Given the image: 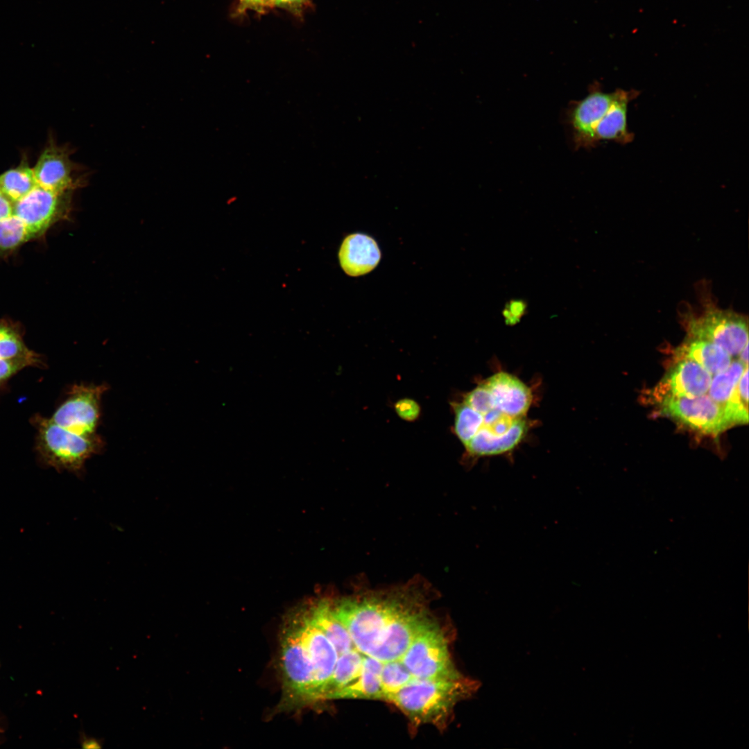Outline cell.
Here are the masks:
<instances>
[{"mask_svg":"<svg viewBox=\"0 0 749 749\" xmlns=\"http://www.w3.org/2000/svg\"><path fill=\"white\" fill-rule=\"evenodd\" d=\"M533 397L519 378L497 372L467 393L463 402L478 414L479 427L464 445L471 458L510 452L527 432L526 415Z\"/></svg>","mask_w":749,"mask_h":749,"instance_id":"6da1fadb","label":"cell"},{"mask_svg":"<svg viewBox=\"0 0 749 749\" xmlns=\"http://www.w3.org/2000/svg\"><path fill=\"white\" fill-rule=\"evenodd\" d=\"M421 597L415 589L408 587L363 593L330 603L354 647L363 655L373 657L394 621Z\"/></svg>","mask_w":749,"mask_h":749,"instance_id":"7a4b0ae2","label":"cell"},{"mask_svg":"<svg viewBox=\"0 0 749 749\" xmlns=\"http://www.w3.org/2000/svg\"><path fill=\"white\" fill-rule=\"evenodd\" d=\"M460 677L456 679L414 678L387 700L395 705L415 724L444 728L456 704L476 687Z\"/></svg>","mask_w":749,"mask_h":749,"instance_id":"3957f363","label":"cell"},{"mask_svg":"<svg viewBox=\"0 0 749 749\" xmlns=\"http://www.w3.org/2000/svg\"><path fill=\"white\" fill-rule=\"evenodd\" d=\"M37 431L36 449L40 461L58 472L83 474L85 463L99 454L104 442L98 434L83 436L57 424L51 418L34 417Z\"/></svg>","mask_w":749,"mask_h":749,"instance_id":"277c9868","label":"cell"},{"mask_svg":"<svg viewBox=\"0 0 749 749\" xmlns=\"http://www.w3.org/2000/svg\"><path fill=\"white\" fill-rule=\"evenodd\" d=\"M280 660L286 705L316 702L313 666L302 637L298 612L289 617L282 628Z\"/></svg>","mask_w":749,"mask_h":749,"instance_id":"5b68a950","label":"cell"},{"mask_svg":"<svg viewBox=\"0 0 749 749\" xmlns=\"http://www.w3.org/2000/svg\"><path fill=\"white\" fill-rule=\"evenodd\" d=\"M399 660L415 678L461 677L451 658L444 632L431 618L417 632Z\"/></svg>","mask_w":749,"mask_h":749,"instance_id":"8992f818","label":"cell"},{"mask_svg":"<svg viewBox=\"0 0 749 749\" xmlns=\"http://www.w3.org/2000/svg\"><path fill=\"white\" fill-rule=\"evenodd\" d=\"M748 327L744 316L714 307L687 322L689 337L716 344L730 356L739 355L748 343Z\"/></svg>","mask_w":749,"mask_h":749,"instance_id":"52a82bcc","label":"cell"},{"mask_svg":"<svg viewBox=\"0 0 749 749\" xmlns=\"http://www.w3.org/2000/svg\"><path fill=\"white\" fill-rule=\"evenodd\" d=\"M106 384H76L51 419L63 428L83 436L96 432L101 417V403Z\"/></svg>","mask_w":749,"mask_h":749,"instance_id":"ba28073f","label":"cell"},{"mask_svg":"<svg viewBox=\"0 0 749 749\" xmlns=\"http://www.w3.org/2000/svg\"><path fill=\"white\" fill-rule=\"evenodd\" d=\"M661 412L695 431L716 436L732 426L723 406L706 394L695 397L664 396Z\"/></svg>","mask_w":749,"mask_h":749,"instance_id":"9c48e42d","label":"cell"},{"mask_svg":"<svg viewBox=\"0 0 749 749\" xmlns=\"http://www.w3.org/2000/svg\"><path fill=\"white\" fill-rule=\"evenodd\" d=\"M72 193L44 189L37 182L26 196L13 203L12 216L24 225L33 238L44 232L53 223L67 216Z\"/></svg>","mask_w":749,"mask_h":749,"instance_id":"30bf717a","label":"cell"},{"mask_svg":"<svg viewBox=\"0 0 749 749\" xmlns=\"http://www.w3.org/2000/svg\"><path fill=\"white\" fill-rule=\"evenodd\" d=\"M72 149L49 144L33 168L37 182L57 192L74 191L88 182L89 173L70 159Z\"/></svg>","mask_w":749,"mask_h":749,"instance_id":"8fae6325","label":"cell"},{"mask_svg":"<svg viewBox=\"0 0 749 749\" xmlns=\"http://www.w3.org/2000/svg\"><path fill=\"white\" fill-rule=\"evenodd\" d=\"M298 613L302 637L313 666L316 701L322 700L338 655L334 645L314 623L308 610Z\"/></svg>","mask_w":749,"mask_h":749,"instance_id":"7c38bea8","label":"cell"},{"mask_svg":"<svg viewBox=\"0 0 749 749\" xmlns=\"http://www.w3.org/2000/svg\"><path fill=\"white\" fill-rule=\"evenodd\" d=\"M617 94L593 87L583 99L575 102L569 110L568 120L573 140L578 147L589 148L596 144L594 130L606 113Z\"/></svg>","mask_w":749,"mask_h":749,"instance_id":"4fadbf2b","label":"cell"},{"mask_svg":"<svg viewBox=\"0 0 749 749\" xmlns=\"http://www.w3.org/2000/svg\"><path fill=\"white\" fill-rule=\"evenodd\" d=\"M712 375L697 363L679 359L656 388L657 397H695L707 393Z\"/></svg>","mask_w":749,"mask_h":749,"instance_id":"5bb4252c","label":"cell"},{"mask_svg":"<svg viewBox=\"0 0 749 749\" xmlns=\"http://www.w3.org/2000/svg\"><path fill=\"white\" fill-rule=\"evenodd\" d=\"M338 258L344 272L356 277L368 273L378 265L381 252L374 239L364 234L354 233L343 240Z\"/></svg>","mask_w":749,"mask_h":749,"instance_id":"9a60e30c","label":"cell"},{"mask_svg":"<svg viewBox=\"0 0 749 749\" xmlns=\"http://www.w3.org/2000/svg\"><path fill=\"white\" fill-rule=\"evenodd\" d=\"M616 90L613 102L595 128L596 144L602 141H612L623 145L632 142L634 139L633 133L628 128V107L629 103L639 95V92L635 89Z\"/></svg>","mask_w":749,"mask_h":749,"instance_id":"2e32d148","label":"cell"},{"mask_svg":"<svg viewBox=\"0 0 749 749\" xmlns=\"http://www.w3.org/2000/svg\"><path fill=\"white\" fill-rule=\"evenodd\" d=\"M383 662L368 655H363L360 675L350 684L334 693L333 699H381L384 695L381 685Z\"/></svg>","mask_w":749,"mask_h":749,"instance_id":"e0dca14e","label":"cell"},{"mask_svg":"<svg viewBox=\"0 0 749 749\" xmlns=\"http://www.w3.org/2000/svg\"><path fill=\"white\" fill-rule=\"evenodd\" d=\"M675 355L697 363L711 375L724 371L731 363L730 355L719 345L691 337L677 349Z\"/></svg>","mask_w":749,"mask_h":749,"instance_id":"ac0fdd59","label":"cell"},{"mask_svg":"<svg viewBox=\"0 0 749 749\" xmlns=\"http://www.w3.org/2000/svg\"><path fill=\"white\" fill-rule=\"evenodd\" d=\"M307 610L314 623L334 645L338 655L355 648L347 629L334 614L329 601H320Z\"/></svg>","mask_w":749,"mask_h":749,"instance_id":"d6986e66","label":"cell"},{"mask_svg":"<svg viewBox=\"0 0 749 749\" xmlns=\"http://www.w3.org/2000/svg\"><path fill=\"white\" fill-rule=\"evenodd\" d=\"M363 655L356 648L338 655L332 675L326 685L322 700L353 682L361 673Z\"/></svg>","mask_w":749,"mask_h":749,"instance_id":"ffe728a7","label":"cell"},{"mask_svg":"<svg viewBox=\"0 0 749 749\" xmlns=\"http://www.w3.org/2000/svg\"><path fill=\"white\" fill-rule=\"evenodd\" d=\"M0 359L20 363L26 367L44 365L40 356L26 346L15 329L2 324H0Z\"/></svg>","mask_w":749,"mask_h":749,"instance_id":"44dd1931","label":"cell"},{"mask_svg":"<svg viewBox=\"0 0 749 749\" xmlns=\"http://www.w3.org/2000/svg\"><path fill=\"white\" fill-rule=\"evenodd\" d=\"M36 184L33 169L26 162L0 175V188L12 203L26 196Z\"/></svg>","mask_w":749,"mask_h":749,"instance_id":"7402d4cb","label":"cell"},{"mask_svg":"<svg viewBox=\"0 0 749 749\" xmlns=\"http://www.w3.org/2000/svg\"><path fill=\"white\" fill-rule=\"evenodd\" d=\"M748 365L739 360L733 361L723 372L716 374L709 388V396L723 405L730 397L744 370Z\"/></svg>","mask_w":749,"mask_h":749,"instance_id":"603a6c76","label":"cell"},{"mask_svg":"<svg viewBox=\"0 0 749 749\" xmlns=\"http://www.w3.org/2000/svg\"><path fill=\"white\" fill-rule=\"evenodd\" d=\"M748 367L744 370L730 398L722 405L731 425L748 422Z\"/></svg>","mask_w":749,"mask_h":749,"instance_id":"cb8c5ba5","label":"cell"},{"mask_svg":"<svg viewBox=\"0 0 749 749\" xmlns=\"http://www.w3.org/2000/svg\"><path fill=\"white\" fill-rule=\"evenodd\" d=\"M415 678L400 660L383 663L381 672V685L384 700L395 694Z\"/></svg>","mask_w":749,"mask_h":749,"instance_id":"d4e9b609","label":"cell"},{"mask_svg":"<svg viewBox=\"0 0 749 749\" xmlns=\"http://www.w3.org/2000/svg\"><path fill=\"white\" fill-rule=\"evenodd\" d=\"M454 411V432L465 445L477 432L479 421L476 412L462 402L453 404Z\"/></svg>","mask_w":749,"mask_h":749,"instance_id":"484cf974","label":"cell"},{"mask_svg":"<svg viewBox=\"0 0 749 749\" xmlns=\"http://www.w3.org/2000/svg\"><path fill=\"white\" fill-rule=\"evenodd\" d=\"M30 239L24 225L15 217L0 221V250L15 249Z\"/></svg>","mask_w":749,"mask_h":749,"instance_id":"4316f807","label":"cell"},{"mask_svg":"<svg viewBox=\"0 0 749 749\" xmlns=\"http://www.w3.org/2000/svg\"><path fill=\"white\" fill-rule=\"evenodd\" d=\"M395 410L402 419L408 422L415 420L420 414L417 402L408 398L398 400L395 404Z\"/></svg>","mask_w":749,"mask_h":749,"instance_id":"83f0119b","label":"cell"},{"mask_svg":"<svg viewBox=\"0 0 749 749\" xmlns=\"http://www.w3.org/2000/svg\"><path fill=\"white\" fill-rule=\"evenodd\" d=\"M24 368L22 363L0 359V387Z\"/></svg>","mask_w":749,"mask_h":749,"instance_id":"f1b7e54d","label":"cell"},{"mask_svg":"<svg viewBox=\"0 0 749 749\" xmlns=\"http://www.w3.org/2000/svg\"><path fill=\"white\" fill-rule=\"evenodd\" d=\"M13 203L0 188V221L12 216Z\"/></svg>","mask_w":749,"mask_h":749,"instance_id":"f546056e","label":"cell"},{"mask_svg":"<svg viewBox=\"0 0 749 749\" xmlns=\"http://www.w3.org/2000/svg\"><path fill=\"white\" fill-rule=\"evenodd\" d=\"M80 744L84 748H101L103 743L100 739L94 737H88L84 734L80 737Z\"/></svg>","mask_w":749,"mask_h":749,"instance_id":"4dcf8cb0","label":"cell"},{"mask_svg":"<svg viewBox=\"0 0 749 749\" xmlns=\"http://www.w3.org/2000/svg\"><path fill=\"white\" fill-rule=\"evenodd\" d=\"M739 361L744 365H748V343L746 344L739 354Z\"/></svg>","mask_w":749,"mask_h":749,"instance_id":"1f68e13d","label":"cell"},{"mask_svg":"<svg viewBox=\"0 0 749 749\" xmlns=\"http://www.w3.org/2000/svg\"><path fill=\"white\" fill-rule=\"evenodd\" d=\"M304 0H274L276 5L295 6L301 3Z\"/></svg>","mask_w":749,"mask_h":749,"instance_id":"d6a6232c","label":"cell"},{"mask_svg":"<svg viewBox=\"0 0 749 749\" xmlns=\"http://www.w3.org/2000/svg\"><path fill=\"white\" fill-rule=\"evenodd\" d=\"M241 1L243 2L244 5L253 7H257L267 4L266 0H241Z\"/></svg>","mask_w":749,"mask_h":749,"instance_id":"836d02e7","label":"cell"},{"mask_svg":"<svg viewBox=\"0 0 749 749\" xmlns=\"http://www.w3.org/2000/svg\"><path fill=\"white\" fill-rule=\"evenodd\" d=\"M267 4L274 3V0H266Z\"/></svg>","mask_w":749,"mask_h":749,"instance_id":"e575fe53","label":"cell"}]
</instances>
